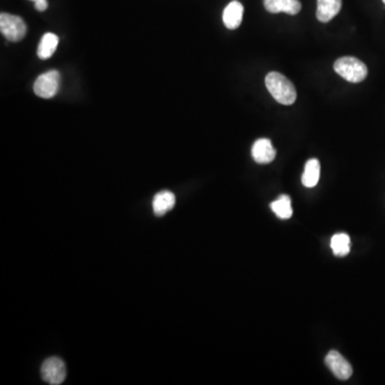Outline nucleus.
<instances>
[{
	"label": "nucleus",
	"mask_w": 385,
	"mask_h": 385,
	"mask_svg": "<svg viewBox=\"0 0 385 385\" xmlns=\"http://www.w3.org/2000/svg\"><path fill=\"white\" fill-rule=\"evenodd\" d=\"M59 86H61V74L55 70H52L38 77L33 85V91L42 99H51L57 95Z\"/></svg>",
	"instance_id": "4"
},
{
	"label": "nucleus",
	"mask_w": 385,
	"mask_h": 385,
	"mask_svg": "<svg viewBox=\"0 0 385 385\" xmlns=\"http://www.w3.org/2000/svg\"><path fill=\"white\" fill-rule=\"evenodd\" d=\"M320 179V163L317 159H311L305 164L304 173L302 175V183L304 187H315Z\"/></svg>",
	"instance_id": "12"
},
{
	"label": "nucleus",
	"mask_w": 385,
	"mask_h": 385,
	"mask_svg": "<svg viewBox=\"0 0 385 385\" xmlns=\"http://www.w3.org/2000/svg\"><path fill=\"white\" fill-rule=\"evenodd\" d=\"M342 9V0H317V19L321 23H328L334 19Z\"/></svg>",
	"instance_id": "9"
},
{
	"label": "nucleus",
	"mask_w": 385,
	"mask_h": 385,
	"mask_svg": "<svg viewBox=\"0 0 385 385\" xmlns=\"http://www.w3.org/2000/svg\"><path fill=\"white\" fill-rule=\"evenodd\" d=\"M0 31L6 39L19 42L25 37L27 27L23 19L9 13L0 14Z\"/></svg>",
	"instance_id": "3"
},
{
	"label": "nucleus",
	"mask_w": 385,
	"mask_h": 385,
	"mask_svg": "<svg viewBox=\"0 0 385 385\" xmlns=\"http://www.w3.org/2000/svg\"><path fill=\"white\" fill-rule=\"evenodd\" d=\"M271 209L281 219H290L292 217V207H291L290 197L281 195L276 201L271 203Z\"/></svg>",
	"instance_id": "14"
},
{
	"label": "nucleus",
	"mask_w": 385,
	"mask_h": 385,
	"mask_svg": "<svg viewBox=\"0 0 385 385\" xmlns=\"http://www.w3.org/2000/svg\"><path fill=\"white\" fill-rule=\"evenodd\" d=\"M244 8L242 3L233 0L225 8L223 13V22L228 29H237L242 23Z\"/></svg>",
	"instance_id": "10"
},
{
	"label": "nucleus",
	"mask_w": 385,
	"mask_h": 385,
	"mask_svg": "<svg viewBox=\"0 0 385 385\" xmlns=\"http://www.w3.org/2000/svg\"><path fill=\"white\" fill-rule=\"evenodd\" d=\"M58 37L54 33H47L42 37L38 47V57L42 61H47L53 56L58 47Z\"/></svg>",
	"instance_id": "13"
},
{
	"label": "nucleus",
	"mask_w": 385,
	"mask_h": 385,
	"mask_svg": "<svg viewBox=\"0 0 385 385\" xmlns=\"http://www.w3.org/2000/svg\"><path fill=\"white\" fill-rule=\"evenodd\" d=\"M41 376L51 385H59L67 378V368L61 359L49 358L44 361L41 367Z\"/></svg>",
	"instance_id": "5"
},
{
	"label": "nucleus",
	"mask_w": 385,
	"mask_h": 385,
	"mask_svg": "<svg viewBox=\"0 0 385 385\" xmlns=\"http://www.w3.org/2000/svg\"><path fill=\"white\" fill-rule=\"evenodd\" d=\"M251 155L253 159L258 164H269L274 161L276 157V150L273 147L270 139H260L255 141L251 148Z\"/></svg>",
	"instance_id": "7"
},
{
	"label": "nucleus",
	"mask_w": 385,
	"mask_h": 385,
	"mask_svg": "<svg viewBox=\"0 0 385 385\" xmlns=\"http://www.w3.org/2000/svg\"><path fill=\"white\" fill-rule=\"evenodd\" d=\"M334 70L339 77L350 83H361L368 74L366 65L355 57H342L334 63Z\"/></svg>",
	"instance_id": "2"
},
{
	"label": "nucleus",
	"mask_w": 385,
	"mask_h": 385,
	"mask_svg": "<svg viewBox=\"0 0 385 385\" xmlns=\"http://www.w3.org/2000/svg\"><path fill=\"white\" fill-rule=\"evenodd\" d=\"M175 196L169 191H159L152 201L153 212L157 217L166 214L175 207Z\"/></svg>",
	"instance_id": "11"
},
{
	"label": "nucleus",
	"mask_w": 385,
	"mask_h": 385,
	"mask_svg": "<svg viewBox=\"0 0 385 385\" xmlns=\"http://www.w3.org/2000/svg\"><path fill=\"white\" fill-rule=\"evenodd\" d=\"M35 7L38 11L43 12L49 7V3H47V0H37L35 3Z\"/></svg>",
	"instance_id": "16"
},
{
	"label": "nucleus",
	"mask_w": 385,
	"mask_h": 385,
	"mask_svg": "<svg viewBox=\"0 0 385 385\" xmlns=\"http://www.w3.org/2000/svg\"><path fill=\"white\" fill-rule=\"evenodd\" d=\"M383 3H384V5H385V0H382Z\"/></svg>",
	"instance_id": "18"
},
{
	"label": "nucleus",
	"mask_w": 385,
	"mask_h": 385,
	"mask_svg": "<svg viewBox=\"0 0 385 385\" xmlns=\"http://www.w3.org/2000/svg\"><path fill=\"white\" fill-rule=\"evenodd\" d=\"M263 5L267 11L274 14L285 12L290 15H297L302 9L299 0H263Z\"/></svg>",
	"instance_id": "8"
},
{
	"label": "nucleus",
	"mask_w": 385,
	"mask_h": 385,
	"mask_svg": "<svg viewBox=\"0 0 385 385\" xmlns=\"http://www.w3.org/2000/svg\"><path fill=\"white\" fill-rule=\"evenodd\" d=\"M325 364L339 380H348L352 376L350 363L337 351H330L325 358Z\"/></svg>",
	"instance_id": "6"
},
{
	"label": "nucleus",
	"mask_w": 385,
	"mask_h": 385,
	"mask_svg": "<svg viewBox=\"0 0 385 385\" xmlns=\"http://www.w3.org/2000/svg\"><path fill=\"white\" fill-rule=\"evenodd\" d=\"M31 1H33V3H36V1H37V0H31Z\"/></svg>",
	"instance_id": "17"
},
{
	"label": "nucleus",
	"mask_w": 385,
	"mask_h": 385,
	"mask_svg": "<svg viewBox=\"0 0 385 385\" xmlns=\"http://www.w3.org/2000/svg\"><path fill=\"white\" fill-rule=\"evenodd\" d=\"M331 247L335 256H347L350 251V237L347 233H336L331 240Z\"/></svg>",
	"instance_id": "15"
},
{
	"label": "nucleus",
	"mask_w": 385,
	"mask_h": 385,
	"mask_svg": "<svg viewBox=\"0 0 385 385\" xmlns=\"http://www.w3.org/2000/svg\"><path fill=\"white\" fill-rule=\"evenodd\" d=\"M269 93L283 105H292L297 100V91L293 84L278 72H270L265 77Z\"/></svg>",
	"instance_id": "1"
}]
</instances>
